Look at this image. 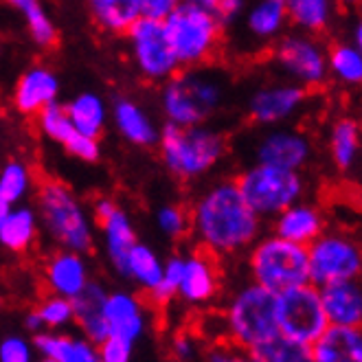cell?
Wrapping results in <instances>:
<instances>
[{
  "mask_svg": "<svg viewBox=\"0 0 362 362\" xmlns=\"http://www.w3.org/2000/svg\"><path fill=\"white\" fill-rule=\"evenodd\" d=\"M42 325H45L47 332H57L62 327H66L69 323H73V305L69 299L57 294H47L35 308Z\"/></svg>",
  "mask_w": 362,
  "mask_h": 362,
  "instance_id": "39",
  "label": "cell"
},
{
  "mask_svg": "<svg viewBox=\"0 0 362 362\" xmlns=\"http://www.w3.org/2000/svg\"><path fill=\"white\" fill-rule=\"evenodd\" d=\"M276 327L279 336L312 347L329 327L318 288L308 284L276 296Z\"/></svg>",
  "mask_w": 362,
  "mask_h": 362,
  "instance_id": "11",
  "label": "cell"
},
{
  "mask_svg": "<svg viewBox=\"0 0 362 362\" xmlns=\"http://www.w3.org/2000/svg\"><path fill=\"white\" fill-rule=\"evenodd\" d=\"M156 226L163 235L172 240H182L189 235V209L176 202H167L156 209Z\"/></svg>",
  "mask_w": 362,
  "mask_h": 362,
  "instance_id": "40",
  "label": "cell"
},
{
  "mask_svg": "<svg viewBox=\"0 0 362 362\" xmlns=\"http://www.w3.org/2000/svg\"><path fill=\"white\" fill-rule=\"evenodd\" d=\"M314 156L312 139L292 125L266 127L250 145V165H264L301 174Z\"/></svg>",
  "mask_w": 362,
  "mask_h": 362,
  "instance_id": "13",
  "label": "cell"
},
{
  "mask_svg": "<svg viewBox=\"0 0 362 362\" xmlns=\"http://www.w3.org/2000/svg\"><path fill=\"white\" fill-rule=\"evenodd\" d=\"M266 224L242 198L235 178H222L202 189L189 206V235L196 248L216 259L238 257L264 235Z\"/></svg>",
  "mask_w": 362,
  "mask_h": 362,
  "instance_id": "1",
  "label": "cell"
},
{
  "mask_svg": "<svg viewBox=\"0 0 362 362\" xmlns=\"http://www.w3.org/2000/svg\"><path fill=\"white\" fill-rule=\"evenodd\" d=\"M25 327H27L31 334H40V332H45V325H42V321H40V316H37L35 308H33V310H29V312L25 314Z\"/></svg>",
  "mask_w": 362,
  "mask_h": 362,
  "instance_id": "47",
  "label": "cell"
},
{
  "mask_svg": "<svg viewBox=\"0 0 362 362\" xmlns=\"http://www.w3.org/2000/svg\"><path fill=\"white\" fill-rule=\"evenodd\" d=\"M286 9L288 23L294 27V31L316 37L329 29L336 13V7L329 0H286Z\"/></svg>",
  "mask_w": 362,
  "mask_h": 362,
  "instance_id": "30",
  "label": "cell"
},
{
  "mask_svg": "<svg viewBox=\"0 0 362 362\" xmlns=\"http://www.w3.org/2000/svg\"><path fill=\"white\" fill-rule=\"evenodd\" d=\"M314 362H362V327H334L312 345Z\"/></svg>",
  "mask_w": 362,
  "mask_h": 362,
  "instance_id": "26",
  "label": "cell"
},
{
  "mask_svg": "<svg viewBox=\"0 0 362 362\" xmlns=\"http://www.w3.org/2000/svg\"><path fill=\"white\" fill-rule=\"evenodd\" d=\"M40 362H55V360H47V358H42Z\"/></svg>",
  "mask_w": 362,
  "mask_h": 362,
  "instance_id": "50",
  "label": "cell"
},
{
  "mask_svg": "<svg viewBox=\"0 0 362 362\" xmlns=\"http://www.w3.org/2000/svg\"><path fill=\"white\" fill-rule=\"evenodd\" d=\"M11 204H7L5 200H0V226H3V222L7 220V216H9V213H11Z\"/></svg>",
  "mask_w": 362,
  "mask_h": 362,
  "instance_id": "49",
  "label": "cell"
},
{
  "mask_svg": "<svg viewBox=\"0 0 362 362\" xmlns=\"http://www.w3.org/2000/svg\"><path fill=\"white\" fill-rule=\"evenodd\" d=\"M33 349L47 360L55 362H99L97 347L86 338L59 332H40L33 334Z\"/></svg>",
  "mask_w": 362,
  "mask_h": 362,
  "instance_id": "25",
  "label": "cell"
},
{
  "mask_svg": "<svg viewBox=\"0 0 362 362\" xmlns=\"http://www.w3.org/2000/svg\"><path fill=\"white\" fill-rule=\"evenodd\" d=\"M272 62L290 83L301 88L323 86L329 77L327 69V47L316 35L301 31H286L272 45Z\"/></svg>",
  "mask_w": 362,
  "mask_h": 362,
  "instance_id": "10",
  "label": "cell"
},
{
  "mask_svg": "<svg viewBox=\"0 0 362 362\" xmlns=\"http://www.w3.org/2000/svg\"><path fill=\"white\" fill-rule=\"evenodd\" d=\"M35 213L57 250L79 255L93 250L95 220L66 182L57 178L42 180L35 189Z\"/></svg>",
  "mask_w": 362,
  "mask_h": 362,
  "instance_id": "4",
  "label": "cell"
},
{
  "mask_svg": "<svg viewBox=\"0 0 362 362\" xmlns=\"http://www.w3.org/2000/svg\"><path fill=\"white\" fill-rule=\"evenodd\" d=\"M40 230L37 213L31 206H13L0 226V246L9 252H25L35 244Z\"/></svg>",
  "mask_w": 362,
  "mask_h": 362,
  "instance_id": "29",
  "label": "cell"
},
{
  "mask_svg": "<svg viewBox=\"0 0 362 362\" xmlns=\"http://www.w3.org/2000/svg\"><path fill=\"white\" fill-rule=\"evenodd\" d=\"M103 321L110 336L134 345L147 329L150 312L143 296L127 290H115L108 292V299L103 303Z\"/></svg>",
  "mask_w": 362,
  "mask_h": 362,
  "instance_id": "16",
  "label": "cell"
},
{
  "mask_svg": "<svg viewBox=\"0 0 362 362\" xmlns=\"http://www.w3.org/2000/svg\"><path fill=\"white\" fill-rule=\"evenodd\" d=\"M308 101V90L290 81L266 83L248 95L246 112L248 119L259 127H279L286 125L301 112Z\"/></svg>",
  "mask_w": 362,
  "mask_h": 362,
  "instance_id": "14",
  "label": "cell"
},
{
  "mask_svg": "<svg viewBox=\"0 0 362 362\" xmlns=\"http://www.w3.org/2000/svg\"><path fill=\"white\" fill-rule=\"evenodd\" d=\"M228 81L213 66L182 69L160 86V110L165 123L178 127L206 125L226 101Z\"/></svg>",
  "mask_w": 362,
  "mask_h": 362,
  "instance_id": "2",
  "label": "cell"
},
{
  "mask_svg": "<svg viewBox=\"0 0 362 362\" xmlns=\"http://www.w3.org/2000/svg\"><path fill=\"white\" fill-rule=\"evenodd\" d=\"M329 77L345 86H362V55L351 42H336L327 49Z\"/></svg>",
  "mask_w": 362,
  "mask_h": 362,
  "instance_id": "34",
  "label": "cell"
},
{
  "mask_svg": "<svg viewBox=\"0 0 362 362\" xmlns=\"http://www.w3.org/2000/svg\"><path fill=\"white\" fill-rule=\"evenodd\" d=\"M108 299V290H105L99 281H90L83 288L75 299L71 301L73 305V323L79 327L88 343L95 347L101 345L108 338V327L103 321V303Z\"/></svg>",
  "mask_w": 362,
  "mask_h": 362,
  "instance_id": "24",
  "label": "cell"
},
{
  "mask_svg": "<svg viewBox=\"0 0 362 362\" xmlns=\"http://www.w3.org/2000/svg\"><path fill=\"white\" fill-rule=\"evenodd\" d=\"M90 281V268L83 255L71 250H55L49 255L45 264V284L49 294H57L73 301Z\"/></svg>",
  "mask_w": 362,
  "mask_h": 362,
  "instance_id": "19",
  "label": "cell"
},
{
  "mask_svg": "<svg viewBox=\"0 0 362 362\" xmlns=\"http://www.w3.org/2000/svg\"><path fill=\"white\" fill-rule=\"evenodd\" d=\"M310 284L325 288L362 276V242L343 228H325L308 246Z\"/></svg>",
  "mask_w": 362,
  "mask_h": 362,
  "instance_id": "9",
  "label": "cell"
},
{
  "mask_svg": "<svg viewBox=\"0 0 362 362\" xmlns=\"http://www.w3.org/2000/svg\"><path fill=\"white\" fill-rule=\"evenodd\" d=\"M130 55L145 81L167 83L180 73V64L172 49V42L167 37L165 25L150 18H139L125 33Z\"/></svg>",
  "mask_w": 362,
  "mask_h": 362,
  "instance_id": "12",
  "label": "cell"
},
{
  "mask_svg": "<svg viewBox=\"0 0 362 362\" xmlns=\"http://www.w3.org/2000/svg\"><path fill=\"white\" fill-rule=\"evenodd\" d=\"M163 25L180 71L209 66V62L216 59L224 31L211 13L209 0H180Z\"/></svg>",
  "mask_w": 362,
  "mask_h": 362,
  "instance_id": "5",
  "label": "cell"
},
{
  "mask_svg": "<svg viewBox=\"0 0 362 362\" xmlns=\"http://www.w3.org/2000/svg\"><path fill=\"white\" fill-rule=\"evenodd\" d=\"M246 270L248 281L279 296L310 284L308 248L264 233L246 252Z\"/></svg>",
  "mask_w": 362,
  "mask_h": 362,
  "instance_id": "7",
  "label": "cell"
},
{
  "mask_svg": "<svg viewBox=\"0 0 362 362\" xmlns=\"http://www.w3.org/2000/svg\"><path fill=\"white\" fill-rule=\"evenodd\" d=\"M132 351H134L132 343L115 336H108L101 345H97L99 362H132Z\"/></svg>",
  "mask_w": 362,
  "mask_h": 362,
  "instance_id": "43",
  "label": "cell"
},
{
  "mask_svg": "<svg viewBox=\"0 0 362 362\" xmlns=\"http://www.w3.org/2000/svg\"><path fill=\"white\" fill-rule=\"evenodd\" d=\"M93 23L112 35H125L141 16V0H93L88 3Z\"/></svg>",
  "mask_w": 362,
  "mask_h": 362,
  "instance_id": "28",
  "label": "cell"
},
{
  "mask_svg": "<svg viewBox=\"0 0 362 362\" xmlns=\"http://www.w3.org/2000/svg\"><path fill=\"white\" fill-rule=\"evenodd\" d=\"M163 264L165 262L152 246L139 242L127 259V279L134 281L145 292V296H150L163 279Z\"/></svg>",
  "mask_w": 362,
  "mask_h": 362,
  "instance_id": "32",
  "label": "cell"
},
{
  "mask_svg": "<svg viewBox=\"0 0 362 362\" xmlns=\"http://www.w3.org/2000/svg\"><path fill=\"white\" fill-rule=\"evenodd\" d=\"M178 0H141V16L156 20V23H165L167 16L174 11Z\"/></svg>",
  "mask_w": 362,
  "mask_h": 362,
  "instance_id": "46",
  "label": "cell"
},
{
  "mask_svg": "<svg viewBox=\"0 0 362 362\" xmlns=\"http://www.w3.org/2000/svg\"><path fill=\"white\" fill-rule=\"evenodd\" d=\"M204 362H259L248 351L226 343V340H216L204 351Z\"/></svg>",
  "mask_w": 362,
  "mask_h": 362,
  "instance_id": "42",
  "label": "cell"
},
{
  "mask_svg": "<svg viewBox=\"0 0 362 362\" xmlns=\"http://www.w3.org/2000/svg\"><path fill=\"white\" fill-rule=\"evenodd\" d=\"M360 279H362V276H360Z\"/></svg>",
  "mask_w": 362,
  "mask_h": 362,
  "instance_id": "51",
  "label": "cell"
},
{
  "mask_svg": "<svg viewBox=\"0 0 362 362\" xmlns=\"http://www.w3.org/2000/svg\"><path fill=\"white\" fill-rule=\"evenodd\" d=\"M228 154V136L220 127L194 125L178 127L163 123L158 156L165 169L182 182L198 180L216 169Z\"/></svg>",
  "mask_w": 362,
  "mask_h": 362,
  "instance_id": "3",
  "label": "cell"
},
{
  "mask_svg": "<svg viewBox=\"0 0 362 362\" xmlns=\"http://www.w3.org/2000/svg\"><path fill=\"white\" fill-rule=\"evenodd\" d=\"M64 110H66L73 127L81 136H88L95 141H99L110 119L108 103L103 101L101 95L93 90H83L75 95L69 103H64Z\"/></svg>",
  "mask_w": 362,
  "mask_h": 362,
  "instance_id": "27",
  "label": "cell"
},
{
  "mask_svg": "<svg viewBox=\"0 0 362 362\" xmlns=\"http://www.w3.org/2000/svg\"><path fill=\"white\" fill-rule=\"evenodd\" d=\"M360 152V125L349 117H340L329 130V156L340 172H349Z\"/></svg>",
  "mask_w": 362,
  "mask_h": 362,
  "instance_id": "31",
  "label": "cell"
},
{
  "mask_svg": "<svg viewBox=\"0 0 362 362\" xmlns=\"http://www.w3.org/2000/svg\"><path fill=\"white\" fill-rule=\"evenodd\" d=\"M248 354L259 362H314L312 347L299 345L284 336H274L272 340L250 349Z\"/></svg>",
  "mask_w": 362,
  "mask_h": 362,
  "instance_id": "36",
  "label": "cell"
},
{
  "mask_svg": "<svg viewBox=\"0 0 362 362\" xmlns=\"http://www.w3.org/2000/svg\"><path fill=\"white\" fill-rule=\"evenodd\" d=\"M11 7H16L20 16L25 18L29 37L40 49H53L57 45L59 31L53 23V18L47 13L45 5L37 3V0H13Z\"/></svg>",
  "mask_w": 362,
  "mask_h": 362,
  "instance_id": "33",
  "label": "cell"
},
{
  "mask_svg": "<svg viewBox=\"0 0 362 362\" xmlns=\"http://www.w3.org/2000/svg\"><path fill=\"white\" fill-rule=\"evenodd\" d=\"M235 185L250 211L264 224L305 198L303 174L264 165H246L235 176Z\"/></svg>",
  "mask_w": 362,
  "mask_h": 362,
  "instance_id": "8",
  "label": "cell"
},
{
  "mask_svg": "<svg viewBox=\"0 0 362 362\" xmlns=\"http://www.w3.org/2000/svg\"><path fill=\"white\" fill-rule=\"evenodd\" d=\"M59 97V79L47 66H31L20 75L13 88V105L20 115L37 117Z\"/></svg>",
  "mask_w": 362,
  "mask_h": 362,
  "instance_id": "21",
  "label": "cell"
},
{
  "mask_svg": "<svg viewBox=\"0 0 362 362\" xmlns=\"http://www.w3.org/2000/svg\"><path fill=\"white\" fill-rule=\"evenodd\" d=\"M274 336H279L276 294L252 281L233 290L222 312V340L250 351Z\"/></svg>",
  "mask_w": 362,
  "mask_h": 362,
  "instance_id": "6",
  "label": "cell"
},
{
  "mask_svg": "<svg viewBox=\"0 0 362 362\" xmlns=\"http://www.w3.org/2000/svg\"><path fill=\"white\" fill-rule=\"evenodd\" d=\"M318 292L329 325L362 327V279L332 284Z\"/></svg>",
  "mask_w": 362,
  "mask_h": 362,
  "instance_id": "23",
  "label": "cell"
},
{
  "mask_svg": "<svg viewBox=\"0 0 362 362\" xmlns=\"http://www.w3.org/2000/svg\"><path fill=\"white\" fill-rule=\"evenodd\" d=\"M33 187V174L31 167L25 160H7L0 167V200L7 204H18L23 202Z\"/></svg>",
  "mask_w": 362,
  "mask_h": 362,
  "instance_id": "35",
  "label": "cell"
},
{
  "mask_svg": "<svg viewBox=\"0 0 362 362\" xmlns=\"http://www.w3.org/2000/svg\"><path fill=\"white\" fill-rule=\"evenodd\" d=\"M182 270H185V257L178 252L169 255L163 264V279L158 284V288L147 296V303L154 308H165L169 305L178 294V286L182 279Z\"/></svg>",
  "mask_w": 362,
  "mask_h": 362,
  "instance_id": "38",
  "label": "cell"
},
{
  "mask_svg": "<svg viewBox=\"0 0 362 362\" xmlns=\"http://www.w3.org/2000/svg\"><path fill=\"white\" fill-rule=\"evenodd\" d=\"M101 238H103V248H105V257H108L110 268L117 272L121 279H127V259H130L132 248L139 244L134 222L121 204L105 216L103 220L97 222Z\"/></svg>",
  "mask_w": 362,
  "mask_h": 362,
  "instance_id": "20",
  "label": "cell"
},
{
  "mask_svg": "<svg viewBox=\"0 0 362 362\" xmlns=\"http://www.w3.org/2000/svg\"><path fill=\"white\" fill-rule=\"evenodd\" d=\"M66 154L81 160V163H97L99 156H101V150H99V141L95 139H88V136H81L79 132L66 143Z\"/></svg>",
  "mask_w": 362,
  "mask_h": 362,
  "instance_id": "44",
  "label": "cell"
},
{
  "mask_svg": "<svg viewBox=\"0 0 362 362\" xmlns=\"http://www.w3.org/2000/svg\"><path fill=\"white\" fill-rule=\"evenodd\" d=\"M33 345L20 334H9L0 340V362H33Z\"/></svg>",
  "mask_w": 362,
  "mask_h": 362,
  "instance_id": "41",
  "label": "cell"
},
{
  "mask_svg": "<svg viewBox=\"0 0 362 362\" xmlns=\"http://www.w3.org/2000/svg\"><path fill=\"white\" fill-rule=\"evenodd\" d=\"M172 354L176 358V362H194L198 356V345L196 338L189 332H178L172 338Z\"/></svg>",
  "mask_w": 362,
  "mask_h": 362,
  "instance_id": "45",
  "label": "cell"
},
{
  "mask_svg": "<svg viewBox=\"0 0 362 362\" xmlns=\"http://www.w3.org/2000/svg\"><path fill=\"white\" fill-rule=\"evenodd\" d=\"M238 25H242V35L250 40V45L257 49L266 45L272 47L290 25L286 0H257V3L246 5Z\"/></svg>",
  "mask_w": 362,
  "mask_h": 362,
  "instance_id": "18",
  "label": "cell"
},
{
  "mask_svg": "<svg viewBox=\"0 0 362 362\" xmlns=\"http://www.w3.org/2000/svg\"><path fill=\"white\" fill-rule=\"evenodd\" d=\"M222 290L220 259L204 250H194L185 257V270L176 299L191 308H204L218 299Z\"/></svg>",
  "mask_w": 362,
  "mask_h": 362,
  "instance_id": "15",
  "label": "cell"
},
{
  "mask_svg": "<svg viewBox=\"0 0 362 362\" xmlns=\"http://www.w3.org/2000/svg\"><path fill=\"white\" fill-rule=\"evenodd\" d=\"M268 228V233H272L274 238L308 248L316 238H321V233L327 228V222L314 202L301 200L270 220Z\"/></svg>",
  "mask_w": 362,
  "mask_h": 362,
  "instance_id": "17",
  "label": "cell"
},
{
  "mask_svg": "<svg viewBox=\"0 0 362 362\" xmlns=\"http://www.w3.org/2000/svg\"><path fill=\"white\" fill-rule=\"evenodd\" d=\"M35 121H37L40 132L49 141H53L62 147H66V143L77 134L66 110H64V103H59V101L47 105V108L35 117Z\"/></svg>",
  "mask_w": 362,
  "mask_h": 362,
  "instance_id": "37",
  "label": "cell"
},
{
  "mask_svg": "<svg viewBox=\"0 0 362 362\" xmlns=\"http://www.w3.org/2000/svg\"><path fill=\"white\" fill-rule=\"evenodd\" d=\"M354 40H351V45L360 51V55H362V16L356 20V25H354Z\"/></svg>",
  "mask_w": 362,
  "mask_h": 362,
  "instance_id": "48",
  "label": "cell"
},
{
  "mask_svg": "<svg viewBox=\"0 0 362 362\" xmlns=\"http://www.w3.org/2000/svg\"><path fill=\"white\" fill-rule=\"evenodd\" d=\"M110 119L117 132L136 147H156L160 139V127L152 121L141 103L130 97H117L110 105Z\"/></svg>",
  "mask_w": 362,
  "mask_h": 362,
  "instance_id": "22",
  "label": "cell"
}]
</instances>
